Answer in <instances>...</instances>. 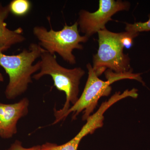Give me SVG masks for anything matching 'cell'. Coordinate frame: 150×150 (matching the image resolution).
Masks as SVG:
<instances>
[{
	"label": "cell",
	"mask_w": 150,
	"mask_h": 150,
	"mask_svg": "<svg viewBox=\"0 0 150 150\" xmlns=\"http://www.w3.org/2000/svg\"><path fill=\"white\" fill-rule=\"evenodd\" d=\"M45 51L39 44L35 43L16 55H6L0 51V67L9 77L5 91L8 99H14L27 91L32 83V75L40 69V61L35 64L33 63Z\"/></svg>",
	"instance_id": "1"
},
{
	"label": "cell",
	"mask_w": 150,
	"mask_h": 150,
	"mask_svg": "<svg viewBox=\"0 0 150 150\" xmlns=\"http://www.w3.org/2000/svg\"><path fill=\"white\" fill-rule=\"evenodd\" d=\"M40 72L33 76L36 80L45 75L51 76L54 86L57 90L66 94V101L62 109H54L55 120L53 125L62 121L63 115L79 99V86L81 78L85 74L80 67L69 69L62 67L57 61L56 54H50L45 51L40 56Z\"/></svg>",
	"instance_id": "2"
},
{
	"label": "cell",
	"mask_w": 150,
	"mask_h": 150,
	"mask_svg": "<svg viewBox=\"0 0 150 150\" xmlns=\"http://www.w3.org/2000/svg\"><path fill=\"white\" fill-rule=\"evenodd\" d=\"M86 67L88 71V77L82 93L76 103L71 106L63 115L62 120L71 113H72V119L74 120L82 111L83 120H87L96 108L100 98L110 94L111 91L110 85L116 81L130 79L139 81L143 84L144 83L141 74H134L133 72L117 74L109 69L105 73L107 80L102 81L97 76L91 64H88Z\"/></svg>",
	"instance_id": "3"
},
{
	"label": "cell",
	"mask_w": 150,
	"mask_h": 150,
	"mask_svg": "<svg viewBox=\"0 0 150 150\" xmlns=\"http://www.w3.org/2000/svg\"><path fill=\"white\" fill-rule=\"evenodd\" d=\"M78 26V21L71 25L65 24L60 30L51 27L48 30L43 26H36L33 28V33L45 51L52 55L57 53L66 62L74 65L76 62L73 51L83 49L81 43H86L89 38L80 35Z\"/></svg>",
	"instance_id": "4"
},
{
	"label": "cell",
	"mask_w": 150,
	"mask_h": 150,
	"mask_svg": "<svg viewBox=\"0 0 150 150\" xmlns=\"http://www.w3.org/2000/svg\"><path fill=\"white\" fill-rule=\"evenodd\" d=\"M98 49L93 56V69L98 76L107 69L117 74L132 72L130 59L123 53L121 39L123 32L115 33L106 28L98 32Z\"/></svg>",
	"instance_id": "5"
},
{
	"label": "cell",
	"mask_w": 150,
	"mask_h": 150,
	"mask_svg": "<svg viewBox=\"0 0 150 150\" xmlns=\"http://www.w3.org/2000/svg\"><path fill=\"white\" fill-rule=\"evenodd\" d=\"M130 4L127 1L115 0H100L98 10L91 13L82 10L79 13L78 24L80 30L88 38L106 28L105 25L112 20V16L118 12L129 10Z\"/></svg>",
	"instance_id": "6"
},
{
	"label": "cell",
	"mask_w": 150,
	"mask_h": 150,
	"mask_svg": "<svg viewBox=\"0 0 150 150\" xmlns=\"http://www.w3.org/2000/svg\"><path fill=\"white\" fill-rule=\"evenodd\" d=\"M29 101L24 98L13 104L0 103V137L12 138L17 133V124L21 118L27 115Z\"/></svg>",
	"instance_id": "7"
},
{
	"label": "cell",
	"mask_w": 150,
	"mask_h": 150,
	"mask_svg": "<svg viewBox=\"0 0 150 150\" xmlns=\"http://www.w3.org/2000/svg\"><path fill=\"white\" fill-rule=\"evenodd\" d=\"M106 109L100 106L96 112L91 115L80 131L69 142L62 145L46 142L41 146V150H77L81 140L87 135L93 133L103 125L104 115Z\"/></svg>",
	"instance_id": "8"
},
{
	"label": "cell",
	"mask_w": 150,
	"mask_h": 150,
	"mask_svg": "<svg viewBox=\"0 0 150 150\" xmlns=\"http://www.w3.org/2000/svg\"><path fill=\"white\" fill-rule=\"evenodd\" d=\"M9 13L8 5L3 6L0 4V51L2 52L25 40L21 28L11 30L7 27L5 21Z\"/></svg>",
	"instance_id": "9"
},
{
	"label": "cell",
	"mask_w": 150,
	"mask_h": 150,
	"mask_svg": "<svg viewBox=\"0 0 150 150\" xmlns=\"http://www.w3.org/2000/svg\"><path fill=\"white\" fill-rule=\"evenodd\" d=\"M8 6L10 13L16 16L23 17L29 12L32 4L28 0H13Z\"/></svg>",
	"instance_id": "10"
},
{
	"label": "cell",
	"mask_w": 150,
	"mask_h": 150,
	"mask_svg": "<svg viewBox=\"0 0 150 150\" xmlns=\"http://www.w3.org/2000/svg\"><path fill=\"white\" fill-rule=\"evenodd\" d=\"M149 19L144 22H139L134 24L126 23L125 30L127 32L139 33V32L150 31V15L149 16Z\"/></svg>",
	"instance_id": "11"
},
{
	"label": "cell",
	"mask_w": 150,
	"mask_h": 150,
	"mask_svg": "<svg viewBox=\"0 0 150 150\" xmlns=\"http://www.w3.org/2000/svg\"><path fill=\"white\" fill-rule=\"evenodd\" d=\"M7 150H41V146L37 145L30 148H25L23 146L21 142L16 140Z\"/></svg>",
	"instance_id": "12"
},
{
	"label": "cell",
	"mask_w": 150,
	"mask_h": 150,
	"mask_svg": "<svg viewBox=\"0 0 150 150\" xmlns=\"http://www.w3.org/2000/svg\"><path fill=\"white\" fill-rule=\"evenodd\" d=\"M4 76L1 73H0V82H4Z\"/></svg>",
	"instance_id": "13"
}]
</instances>
